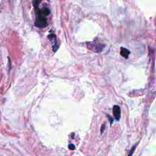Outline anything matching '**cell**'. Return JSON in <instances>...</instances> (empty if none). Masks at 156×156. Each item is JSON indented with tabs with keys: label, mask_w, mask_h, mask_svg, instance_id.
Segmentation results:
<instances>
[{
	"label": "cell",
	"mask_w": 156,
	"mask_h": 156,
	"mask_svg": "<svg viewBox=\"0 0 156 156\" xmlns=\"http://www.w3.org/2000/svg\"><path fill=\"white\" fill-rule=\"evenodd\" d=\"M130 54V51L127 49L126 48H121V51H120V55L121 56H122L124 58H128L129 57V54Z\"/></svg>",
	"instance_id": "4"
},
{
	"label": "cell",
	"mask_w": 156,
	"mask_h": 156,
	"mask_svg": "<svg viewBox=\"0 0 156 156\" xmlns=\"http://www.w3.org/2000/svg\"><path fill=\"white\" fill-rule=\"evenodd\" d=\"M48 38L50 39V40L51 41V43L52 45V49L54 52H55L57 49H58V43H57V38L56 37L54 34H50L48 35Z\"/></svg>",
	"instance_id": "2"
},
{
	"label": "cell",
	"mask_w": 156,
	"mask_h": 156,
	"mask_svg": "<svg viewBox=\"0 0 156 156\" xmlns=\"http://www.w3.org/2000/svg\"><path fill=\"white\" fill-rule=\"evenodd\" d=\"M113 114L116 120H119L121 117V109L119 106L114 105L113 107Z\"/></svg>",
	"instance_id": "3"
},
{
	"label": "cell",
	"mask_w": 156,
	"mask_h": 156,
	"mask_svg": "<svg viewBox=\"0 0 156 156\" xmlns=\"http://www.w3.org/2000/svg\"><path fill=\"white\" fill-rule=\"evenodd\" d=\"M105 124H102V126H101V133H103V132H104V129H105Z\"/></svg>",
	"instance_id": "7"
},
{
	"label": "cell",
	"mask_w": 156,
	"mask_h": 156,
	"mask_svg": "<svg viewBox=\"0 0 156 156\" xmlns=\"http://www.w3.org/2000/svg\"><path fill=\"white\" fill-rule=\"evenodd\" d=\"M135 147H136V146H135V145L133 146V147H132V149L130 150V152H129V154L128 156H132V154H133V151H134V150H135Z\"/></svg>",
	"instance_id": "5"
},
{
	"label": "cell",
	"mask_w": 156,
	"mask_h": 156,
	"mask_svg": "<svg viewBox=\"0 0 156 156\" xmlns=\"http://www.w3.org/2000/svg\"><path fill=\"white\" fill-rule=\"evenodd\" d=\"M107 116H108V118L109 121L110 122V124H112V123L113 122V119H112V118L110 116H109V115H107Z\"/></svg>",
	"instance_id": "8"
},
{
	"label": "cell",
	"mask_w": 156,
	"mask_h": 156,
	"mask_svg": "<svg viewBox=\"0 0 156 156\" xmlns=\"http://www.w3.org/2000/svg\"><path fill=\"white\" fill-rule=\"evenodd\" d=\"M40 1L41 0H34L33 5L36 13L35 26L40 28H42L48 25L46 16L50 14V10L47 7H44L43 9H40L38 8V5Z\"/></svg>",
	"instance_id": "1"
},
{
	"label": "cell",
	"mask_w": 156,
	"mask_h": 156,
	"mask_svg": "<svg viewBox=\"0 0 156 156\" xmlns=\"http://www.w3.org/2000/svg\"><path fill=\"white\" fill-rule=\"evenodd\" d=\"M68 147H69V149H71V150H74V149H75V146H74V145L73 144H69V146H68Z\"/></svg>",
	"instance_id": "6"
}]
</instances>
